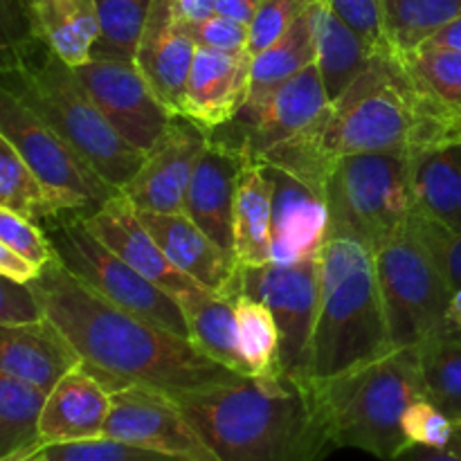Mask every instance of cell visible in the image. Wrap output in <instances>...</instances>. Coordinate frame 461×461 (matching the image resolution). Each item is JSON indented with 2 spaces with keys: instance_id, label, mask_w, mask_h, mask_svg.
<instances>
[{
  "instance_id": "1",
  "label": "cell",
  "mask_w": 461,
  "mask_h": 461,
  "mask_svg": "<svg viewBox=\"0 0 461 461\" xmlns=\"http://www.w3.org/2000/svg\"><path fill=\"white\" fill-rule=\"evenodd\" d=\"M461 142V111L419 88L399 52H376L367 70L322 115L264 158L324 196L336 160L354 153H417Z\"/></svg>"
},
{
  "instance_id": "2",
  "label": "cell",
  "mask_w": 461,
  "mask_h": 461,
  "mask_svg": "<svg viewBox=\"0 0 461 461\" xmlns=\"http://www.w3.org/2000/svg\"><path fill=\"white\" fill-rule=\"evenodd\" d=\"M32 288L43 313L66 333L86 367L108 392L149 385L183 394L241 378L201 354L187 338L113 304L59 259L45 266Z\"/></svg>"
},
{
  "instance_id": "3",
  "label": "cell",
  "mask_w": 461,
  "mask_h": 461,
  "mask_svg": "<svg viewBox=\"0 0 461 461\" xmlns=\"http://www.w3.org/2000/svg\"><path fill=\"white\" fill-rule=\"evenodd\" d=\"M221 461H322L336 448L322 392L286 372L174 394Z\"/></svg>"
},
{
  "instance_id": "4",
  "label": "cell",
  "mask_w": 461,
  "mask_h": 461,
  "mask_svg": "<svg viewBox=\"0 0 461 461\" xmlns=\"http://www.w3.org/2000/svg\"><path fill=\"white\" fill-rule=\"evenodd\" d=\"M376 250L363 239L329 228L320 255V300L309 351V381H338L394 351Z\"/></svg>"
},
{
  "instance_id": "5",
  "label": "cell",
  "mask_w": 461,
  "mask_h": 461,
  "mask_svg": "<svg viewBox=\"0 0 461 461\" xmlns=\"http://www.w3.org/2000/svg\"><path fill=\"white\" fill-rule=\"evenodd\" d=\"M3 86L59 135L79 149L86 160L115 189L138 174L144 153L126 142L95 104L75 68L68 66L36 36L3 50Z\"/></svg>"
},
{
  "instance_id": "6",
  "label": "cell",
  "mask_w": 461,
  "mask_h": 461,
  "mask_svg": "<svg viewBox=\"0 0 461 461\" xmlns=\"http://www.w3.org/2000/svg\"><path fill=\"white\" fill-rule=\"evenodd\" d=\"M318 387L336 448H358L396 461L410 446L403 417L414 401L426 396L417 347H401L358 372Z\"/></svg>"
},
{
  "instance_id": "7",
  "label": "cell",
  "mask_w": 461,
  "mask_h": 461,
  "mask_svg": "<svg viewBox=\"0 0 461 461\" xmlns=\"http://www.w3.org/2000/svg\"><path fill=\"white\" fill-rule=\"evenodd\" d=\"M329 228L345 230L376 250L417 216L412 153H354L336 160L324 189Z\"/></svg>"
},
{
  "instance_id": "8",
  "label": "cell",
  "mask_w": 461,
  "mask_h": 461,
  "mask_svg": "<svg viewBox=\"0 0 461 461\" xmlns=\"http://www.w3.org/2000/svg\"><path fill=\"white\" fill-rule=\"evenodd\" d=\"M376 273L396 349L417 347L432 333L446 329L455 291L414 223L376 248Z\"/></svg>"
},
{
  "instance_id": "9",
  "label": "cell",
  "mask_w": 461,
  "mask_h": 461,
  "mask_svg": "<svg viewBox=\"0 0 461 461\" xmlns=\"http://www.w3.org/2000/svg\"><path fill=\"white\" fill-rule=\"evenodd\" d=\"M50 239L59 261L113 304L189 340L185 311L174 297L104 246L84 223V214L54 219Z\"/></svg>"
},
{
  "instance_id": "10",
  "label": "cell",
  "mask_w": 461,
  "mask_h": 461,
  "mask_svg": "<svg viewBox=\"0 0 461 461\" xmlns=\"http://www.w3.org/2000/svg\"><path fill=\"white\" fill-rule=\"evenodd\" d=\"M320 255L293 264L239 266L232 284V297H255L273 311L282 338V372L297 378H309L311 338L320 300Z\"/></svg>"
},
{
  "instance_id": "11",
  "label": "cell",
  "mask_w": 461,
  "mask_h": 461,
  "mask_svg": "<svg viewBox=\"0 0 461 461\" xmlns=\"http://www.w3.org/2000/svg\"><path fill=\"white\" fill-rule=\"evenodd\" d=\"M0 135L16 147L45 185L77 198L90 212L120 194V189L99 176L79 149L5 88H0Z\"/></svg>"
},
{
  "instance_id": "12",
  "label": "cell",
  "mask_w": 461,
  "mask_h": 461,
  "mask_svg": "<svg viewBox=\"0 0 461 461\" xmlns=\"http://www.w3.org/2000/svg\"><path fill=\"white\" fill-rule=\"evenodd\" d=\"M104 437L176 461H221L178 399L158 387L124 385L113 390Z\"/></svg>"
},
{
  "instance_id": "13",
  "label": "cell",
  "mask_w": 461,
  "mask_h": 461,
  "mask_svg": "<svg viewBox=\"0 0 461 461\" xmlns=\"http://www.w3.org/2000/svg\"><path fill=\"white\" fill-rule=\"evenodd\" d=\"M329 104L331 99L313 63L275 88L255 111L241 113L210 135L228 142L248 160L261 162L270 151L313 124Z\"/></svg>"
},
{
  "instance_id": "14",
  "label": "cell",
  "mask_w": 461,
  "mask_h": 461,
  "mask_svg": "<svg viewBox=\"0 0 461 461\" xmlns=\"http://www.w3.org/2000/svg\"><path fill=\"white\" fill-rule=\"evenodd\" d=\"M75 72L117 133L140 151H149L176 115L133 61L90 59Z\"/></svg>"
},
{
  "instance_id": "15",
  "label": "cell",
  "mask_w": 461,
  "mask_h": 461,
  "mask_svg": "<svg viewBox=\"0 0 461 461\" xmlns=\"http://www.w3.org/2000/svg\"><path fill=\"white\" fill-rule=\"evenodd\" d=\"M207 142L210 133L203 126L185 115H174L156 144L144 153L138 174L122 194L138 212H183L194 169Z\"/></svg>"
},
{
  "instance_id": "16",
  "label": "cell",
  "mask_w": 461,
  "mask_h": 461,
  "mask_svg": "<svg viewBox=\"0 0 461 461\" xmlns=\"http://www.w3.org/2000/svg\"><path fill=\"white\" fill-rule=\"evenodd\" d=\"M84 223L104 246L111 248L126 264L169 293L178 304L210 291L171 264L169 257L144 225L140 212L122 192L97 210L84 214Z\"/></svg>"
},
{
  "instance_id": "17",
  "label": "cell",
  "mask_w": 461,
  "mask_h": 461,
  "mask_svg": "<svg viewBox=\"0 0 461 461\" xmlns=\"http://www.w3.org/2000/svg\"><path fill=\"white\" fill-rule=\"evenodd\" d=\"M252 77V54L219 52L196 48L192 72L185 86L183 113L212 133L230 124L241 113Z\"/></svg>"
},
{
  "instance_id": "18",
  "label": "cell",
  "mask_w": 461,
  "mask_h": 461,
  "mask_svg": "<svg viewBox=\"0 0 461 461\" xmlns=\"http://www.w3.org/2000/svg\"><path fill=\"white\" fill-rule=\"evenodd\" d=\"M246 158L223 140L210 135L198 158L183 212L225 252L234 257V203Z\"/></svg>"
},
{
  "instance_id": "19",
  "label": "cell",
  "mask_w": 461,
  "mask_h": 461,
  "mask_svg": "<svg viewBox=\"0 0 461 461\" xmlns=\"http://www.w3.org/2000/svg\"><path fill=\"white\" fill-rule=\"evenodd\" d=\"M196 43L183 30L174 0H153L133 63L171 113H183Z\"/></svg>"
},
{
  "instance_id": "20",
  "label": "cell",
  "mask_w": 461,
  "mask_h": 461,
  "mask_svg": "<svg viewBox=\"0 0 461 461\" xmlns=\"http://www.w3.org/2000/svg\"><path fill=\"white\" fill-rule=\"evenodd\" d=\"M266 169L273 180V264L318 257L329 234L327 198L286 171Z\"/></svg>"
},
{
  "instance_id": "21",
  "label": "cell",
  "mask_w": 461,
  "mask_h": 461,
  "mask_svg": "<svg viewBox=\"0 0 461 461\" xmlns=\"http://www.w3.org/2000/svg\"><path fill=\"white\" fill-rule=\"evenodd\" d=\"M79 363H84L79 351L48 315L30 324L0 327V374L52 392Z\"/></svg>"
},
{
  "instance_id": "22",
  "label": "cell",
  "mask_w": 461,
  "mask_h": 461,
  "mask_svg": "<svg viewBox=\"0 0 461 461\" xmlns=\"http://www.w3.org/2000/svg\"><path fill=\"white\" fill-rule=\"evenodd\" d=\"M140 216L176 268L210 291L232 297L237 259L212 241L185 212H140Z\"/></svg>"
},
{
  "instance_id": "23",
  "label": "cell",
  "mask_w": 461,
  "mask_h": 461,
  "mask_svg": "<svg viewBox=\"0 0 461 461\" xmlns=\"http://www.w3.org/2000/svg\"><path fill=\"white\" fill-rule=\"evenodd\" d=\"M111 392L86 367L77 365L48 392L41 414V439L45 444L97 439L106 430Z\"/></svg>"
},
{
  "instance_id": "24",
  "label": "cell",
  "mask_w": 461,
  "mask_h": 461,
  "mask_svg": "<svg viewBox=\"0 0 461 461\" xmlns=\"http://www.w3.org/2000/svg\"><path fill=\"white\" fill-rule=\"evenodd\" d=\"M315 39V68H318L329 99H338L372 63L376 52L358 30L338 16L324 0L311 7Z\"/></svg>"
},
{
  "instance_id": "25",
  "label": "cell",
  "mask_w": 461,
  "mask_h": 461,
  "mask_svg": "<svg viewBox=\"0 0 461 461\" xmlns=\"http://www.w3.org/2000/svg\"><path fill=\"white\" fill-rule=\"evenodd\" d=\"M32 36L43 41L68 66H84L93 59L99 39L95 0H25Z\"/></svg>"
},
{
  "instance_id": "26",
  "label": "cell",
  "mask_w": 461,
  "mask_h": 461,
  "mask_svg": "<svg viewBox=\"0 0 461 461\" xmlns=\"http://www.w3.org/2000/svg\"><path fill=\"white\" fill-rule=\"evenodd\" d=\"M234 259L239 266L273 264V180L264 162H243L234 203Z\"/></svg>"
},
{
  "instance_id": "27",
  "label": "cell",
  "mask_w": 461,
  "mask_h": 461,
  "mask_svg": "<svg viewBox=\"0 0 461 461\" xmlns=\"http://www.w3.org/2000/svg\"><path fill=\"white\" fill-rule=\"evenodd\" d=\"M0 207L41 223L66 214H88V207L45 185L25 158L0 135Z\"/></svg>"
},
{
  "instance_id": "28",
  "label": "cell",
  "mask_w": 461,
  "mask_h": 461,
  "mask_svg": "<svg viewBox=\"0 0 461 461\" xmlns=\"http://www.w3.org/2000/svg\"><path fill=\"white\" fill-rule=\"evenodd\" d=\"M417 212L461 234V142L412 156Z\"/></svg>"
},
{
  "instance_id": "29",
  "label": "cell",
  "mask_w": 461,
  "mask_h": 461,
  "mask_svg": "<svg viewBox=\"0 0 461 461\" xmlns=\"http://www.w3.org/2000/svg\"><path fill=\"white\" fill-rule=\"evenodd\" d=\"M313 7V5H311ZM311 7L266 50L252 57V77L248 99L241 113H250L288 79L300 75L315 63V39L313 16ZM239 113V115H241Z\"/></svg>"
},
{
  "instance_id": "30",
  "label": "cell",
  "mask_w": 461,
  "mask_h": 461,
  "mask_svg": "<svg viewBox=\"0 0 461 461\" xmlns=\"http://www.w3.org/2000/svg\"><path fill=\"white\" fill-rule=\"evenodd\" d=\"M234 304H237V297L207 291L192 300H185L180 306L187 318L189 342L214 363L223 365L241 376H250L241 349H239Z\"/></svg>"
},
{
  "instance_id": "31",
  "label": "cell",
  "mask_w": 461,
  "mask_h": 461,
  "mask_svg": "<svg viewBox=\"0 0 461 461\" xmlns=\"http://www.w3.org/2000/svg\"><path fill=\"white\" fill-rule=\"evenodd\" d=\"M48 392L0 374V461H21L41 446V414Z\"/></svg>"
},
{
  "instance_id": "32",
  "label": "cell",
  "mask_w": 461,
  "mask_h": 461,
  "mask_svg": "<svg viewBox=\"0 0 461 461\" xmlns=\"http://www.w3.org/2000/svg\"><path fill=\"white\" fill-rule=\"evenodd\" d=\"M383 30L396 52H412L430 43L461 16V0H378Z\"/></svg>"
},
{
  "instance_id": "33",
  "label": "cell",
  "mask_w": 461,
  "mask_h": 461,
  "mask_svg": "<svg viewBox=\"0 0 461 461\" xmlns=\"http://www.w3.org/2000/svg\"><path fill=\"white\" fill-rule=\"evenodd\" d=\"M417 349L426 396L450 421L461 423V331L441 329Z\"/></svg>"
},
{
  "instance_id": "34",
  "label": "cell",
  "mask_w": 461,
  "mask_h": 461,
  "mask_svg": "<svg viewBox=\"0 0 461 461\" xmlns=\"http://www.w3.org/2000/svg\"><path fill=\"white\" fill-rule=\"evenodd\" d=\"M239 349L250 376H268L282 372V338L277 320L264 302L248 295H237Z\"/></svg>"
},
{
  "instance_id": "35",
  "label": "cell",
  "mask_w": 461,
  "mask_h": 461,
  "mask_svg": "<svg viewBox=\"0 0 461 461\" xmlns=\"http://www.w3.org/2000/svg\"><path fill=\"white\" fill-rule=\"evenodd\" d=\"M99 18V39L93 59L133 61L147 25L153 0H95Z\"/></svg>"
},
{
  "instance_id": "36",
  "label": "cell",
  "mask_w": 461,
  "mask_h": 461,
  "mask_svg": "<svg viewBox=\"0 0 461 461\" xmlns=\"http://www.w3.org/2000/svg\"><path fill=\"white\" fill-rule=\"evenodd\" d=\"M399 57L419 88L461 111V50L426 43Z\"/></svg>"
},
{
  "instance_id": "37",
  "label": "cell",
  "mask_w": 461,
  "mask_h": 461,
  "mask_svg": "<svg viewBox=\"0 0 461 461\" xmlns=\"http://www.w3.org/2000/svg\"><path fill=\"white\" fill-rule=\"evenodd\" d=\"M21 461H176L167 455L151 453L111 437L97 439L63 441V444H43L34 455Z\"/></svg>"
},
{
  "instance_id": "38",
  "label": "cell",
  "mask_w": 461,
  "mask_h": 461,
  "mask_svg": "<svg viewBox=\"0 0 461 461\" xmlns=\"http://www.w3.org/2000/svg\"><path fill=\"white\" fill-rule=\"evenodd\" d=\"M0 243L12 248L41 270L59 259L52 239L36 221L23 219L5 207H0Z\"/></svg>"
},
{
  "instance_id": "39",
  "label": "cell",
  "mask_w": 461,
  "mask_h": 461,
  "mask_svg": "<svg viewBox=\"0 0 461 461\" xmlns=\"http://www.w3.org/2000/svg\"><path fill=\"white\" fill-rule=\"evenodd\" d=\"M315 0H259L255 18L250 23L248 52L255 57L273 45Z\"/></svg>"
},
{
  "instance_id": "40",
  "label": "cell",
  "mask_w": 461,
  "mask_h": 461,
  "mask_svg": "<svg viewBox=\"0 0 461 461\" xmlns=\"http://www.w3.org/2000/svg\"><path fill=\"white\" fill-rule=\"evenodd\" d=\"M403 430L410 444L444 448L455 432V421H450L428 396L414 401L403 417Z\"/></svg>"
},
{
  "instance_id": "41",
  "label": "cell",
  "mask_w": 461,
  "mask_h": 461,
  "mask_svg": "<svg viewBox=\"0 0 461 461\" xmlns=\"http://www.w3.org/2000/svg\"><path fill=\"white\" fill-rule=\"evenodd\" d=\"M180 25L192 36L196 48L219 50V52H243V50H248V41H250V27L246 23L221 16V14H214V16L198 23L180 21Z\"/></svg>"
},
{
  "instance_id": "42",
  "label": "cell",
  "mask_w": 461,
  "mask_h": 461,
  "mask_svg": "<svg viewBox=\"0 0 461 461\" xmlns=\"http://www.w3.org/2000/svg\"><path fill=\"white\" fill-rule=\"evenodd\" d=\"M340 18H345L354 30H358L369 43L381 52H392V45L383 30L381 3L378 0H324Z\"/></svg>"
},
{
  "instance_id": "43",
  "label": "cell",
  "mask_w": 461,
  "mask_h": 461,
  "mask_svg": "<svg viewBox=\"0 0 461 461\" xmlns=\"http://www.w3.org/2000/svg\"><path fill=\"white\" fill-rule=\"evenodd\" d=\"M45 318L32 284L0 279V327H18Z\"/></svg>"
},
{
  "instance_id": "44",
  "label": "cell",
  "mask_w": 461,
  "mask_h": 461,
  "mask_svg": "<svg viewBox=\"0 0 461 461\" xmlns=\"http://www.w3.org/2000/svg\"><path fill=\"white\" fill-rule=\"evenodd\" d=\"M3 7V50L30 39V23H27L25 0H0Z\"/></svg>"
},
{
  "instance_id": "45",
  "label": "cell",
  "mask_w": 461,
  "mask_h": 461,
  "mask_svg": "<svg viewBox=\"0 0 461 461\" xmlns=\"http://www.w3.org/2000/svg\"><path fill=\"white\" fill-rule=\"evenodd\" d=\"M396 461H461V423H455V432L444 448L410 444Z\"/></svg>"
},
{
  "instance_id": "46",
  "label": "cell",
  "mask_w": 461,
  "mask_h": 461,
  "mask_svg": "<svg viewBox=\"0 0 461 461\" xmlns=\"http://www.w3.org/2000/svg\"><path fill=\"white\" fill-rule=\"evenodd\" d=\"M43 273L41 268H36L34 264L21 257L18 252H14L12 248L3 246L0 243V275L5 279H12L16 284H32L34 279H39V275Z\"/></svg>"
},
{
  "instance_id": "47",
  "label": "cell",
  "mask_w": 461,
  "mask_h": 461,
  "mask_svg": "<svg viewBox=\"0 0 461 461\" xmlns=\"http://www.w3.org/2000/svg\"><path fill=\"white\" fill-rule=\"evenodd\" d=\"M176 14L183 23H198L216 14V0H174Z\"/></svg>"
},
{
  "instance_id": "48",
  "label": "cell",
  "mask_w": 461,
  "mask_h": 461,
  "mask_svg": "<svg viewBox=\"0 0 461 461\" xmlns=\"http://www.w3.org/2000/svg\"><path fill=\"white\" fill-rule=\"evenodd\" d=\"M257 7H259V0H216V14L246 23L248 27L255 18Z\"/></svg>"
},
{
  "instance_id": "49",
  "label": "cell",
  "mask_w": 461,
  "mask_h": 461,
  "mask_svg": "<svg viewBox=\"0 0 461 461\" xmlns=\"http://www.w3.org/2000/svg\"><path fill=\"white\" fill-rule=\"evenodd\" d=\"M435 45H446V48H453V50H461V16L455 18L450 25H446L435 39L430 41Z\"/></svg>"
},
{
  "instance_id": "50",
  "label": "cell",
  "mask_w": 461,
  "mask_h": 461,
  "mask_svg": "<svg viewBox=\"0 0 461 461\" xmlns=\"http://www.w3.org/2000/svg\"><path fill=\"white\" fill-rule=\"evenodd\" d=\"M446 327L455 329V331H461V286L455 291L453 302H450L448 309V320H446Z\"/></svg>"
}]
</instances>
